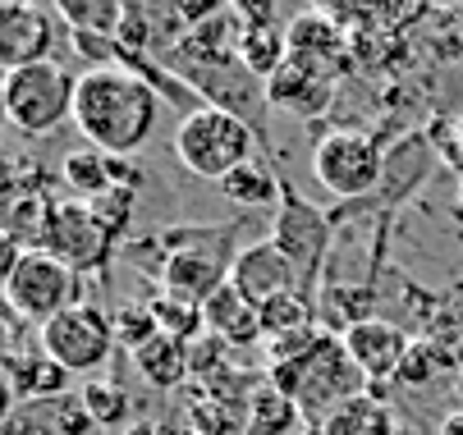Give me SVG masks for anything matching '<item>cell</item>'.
Masks as SVG:
<instances>
[{
	"instance_id": "4316f807",
	"label": "cell",
	"mask_w": 463,
	"mask_h": 435,
	"mask_svg": "<svg viewBox=\"0 0 463 435\" xmlns=\"http://www.w3.org/2000/svg\"><path fill=\"white\" fill-rule=\"evenodd\" d=\"M79 403H83L88 421H97V426H115V421L128 417V394L119 385H106V381H92Z\"/></svg>"
},
{
	"instance_id": "d6a6232c",
	"label": "cell",
	"mask_w": 463,
	"mask_h": 435,
	"mask_svg": "<svg viewBox=\"0 0 463 435\" xmlns=\"http://www.w3.org/2000/svg\"><path fill=\"white\" fill-rule=\"evenodd\" d=\"M458 124H463V119H458Z\"/></svg>"
},
{
	"instance_id": "cb8c5ba5",
	"label": "cell",
	"mask_w": 463,
	"mask_h": 435,
	"mask_svg": "<svg viewBox=\"0 0 463 435\" xmlns=\"http://www.w3.org/2000/svg\"><path fill=\"white\" fill-rule=\"evenodd\" d=\"M60 19L70 23L74 32H83V37H106V42H115L119 37V23H124V10L128 5H92V0H60Z\"/></svg>"
},
{
	"instance_id": "44dd1931",
	"label": "cell",
	"mask_w": 463,
	"mask_h": 435,
	"mask_svg": "<svg viewBox=\"0 0 463 435\" xmlns=\"http://www.w3.org/2000/svg\"><path fill=\"white\" fill-rule=\"evenodd\" d=\"M285 37H289V51L294 55H307V60H326L330 65V55H340L345 51V32H340V23L330 19V10H307V14H298L289 28H285Z\"/></svg>"
},
{
	"instance_id": "ffe728a7",
	"label": "cell",
	"mask_w": 463,
	"mask_h": 435,
	"mask_svg": "<svg viewBox=\"0 0 463 435\" xmlns=\"http://www.w3.org/2000/svg\"><path fill=\"white\" fill-rule=\"evenodd\" d=\"M289 37L280 32V28H248L243 32V42H239V65L261 83V88H267L285 65H289Z\"/></svg>"
},
{
	"instance_id": "6da1fadb",
	"label": "cell",
	"mask_w": 463,
	"mask_h": 435,
	"mask_svg": "<svg viewBox=\"0 0 463 435\" xmlns=\"http://www.w3.org/2000/svg\"><path fill=\"white\" fill-rule=\"evenodd\" d=\"M161 119V92L134 74L128 65H88L79 74V101H74V124L92 143V152L106 156H134L147 147L152 129Z\"/></svg>"
},
{
	"instance_id": "5bb4252c",
	"label": "cell",
	"mask_w": 463,
	"mask_h": 435,
	"mask_svg": "<svg viewBox=\"0 0 463 435\" xmlns=\"http://www.w3.org/2000/svg\"><path fill=\"white\" fill-rule=\"evenodd\" d=\"M230 284L252 298L257 307H267L271 298L298 289V275L289 266V257L276 247V238H261V243H248L243 253H234V266H230ZM312 298V293H307Z\"/></svg>"
},
{
	"instance_id": "30bf717a",
	"label": "cell",
	"mask_w": 463,
	"mask_h": 435,
	"mask_svg": "<svg viewBox=\"0 0 463 435\" xmlns=\"http://www.w3.org/2000/svg\"><path fill=\"white\" fill-rule=\"evenodd\" d=\"M110 247H115V238L106 234V225L92 216L88 202H60L55 207V225H51V238H46V253H55L70 271L101 275L110 266Z\"/></svg>"
},
{
	"instance_id": "3957f363",
	"label": "cell",
	"mask_w": 463,
	"mask_h": 435,
	"mask_svg": "<svg viewBox=\"0 0 463 435\" xmlns=\"http://www.w3.org/2000/svg\"><path fill=\"white\" fill-rule=\"evenodd\" d=\"M175 161L197 174V179H212L221 183L225 174H234L239 165L257 161L252 147H257V134H252V124L234 110H221V106H197L188 110L179 124H175Z\"/></svg>"
},
{
	"instance_id": "83f0119b",
	"label": "cell",
	"mask_w": 463,
	"mask_h": 435,
	"mask_svg": "<svg viewBox=\"0 0 463 435\" xmlns=\"http://www.w3.org/2000/svg\"><path fill=\"white\" fill-rule=\"evenodd\" d=\"M152 335H161V326H156V317H152V307H119L115 312V339L134 353V348H143Z\"/></svg>"
},
{
	"instance_id": "484cf974",
	"label": "cell",
	"mask_w": 463,
	"mask_h": 435,
	"mask_svg": "<svg viewBox=\"0 0 463 435\" xmlns=\"http://www.w3.org/2000/svg\"><path fill=\"white\" fill-rule=\"evenodd\" d=\"M152 317H156V326H161L165 335H175V339H188V335L203 330V307L179 302V298H170V293L152 298Z\"/></svg>"
},
{
	"instance_id": "f546056e",
	"label": "cell",
	"mask_w": 463,
	"mask_h": 435,
	"mask_svg": "<svg viewBox=\"0 0 463 435\" xmlns=\"http://www.w3.org/2000/svg\"><path fill=\"white\" fill-rule=\"evenodd\" d=\"M436 353L427 348V344H413L409 348V362H404V371H400V381H409V385H422V381H431L436 376Z\"/></svg>"
},
{
	"instance_id": "d4e9b609",
	"label": "cell",
	"mask_w": 463,
	"mask_h": 435,
	"mask_svg": "<svg viewBox=\"0 0 463 435\" xmlns=\"http://www.w3.org/2000/svg\"><path fill=\"white\" fill-rule=\"evenodd\" d=\"M312 326H317V312H312V298L303 289H289V293H280V298H271L267 307H261V330H267V339L294 335V330H312Z\"/></svg>"
},
{
	"instance_id": "ba28073f",
	"label": "cell",
	"mask_w": 463,
	"mask_h": 435,
	"mask_svg": "<svg viewBox=\"0 0 463 435\" xmlns=\"http://www.w3.org/2000/svg\"><path fill=\"white\" fill-rule=\"evenodd\" d=\"M64 19L51 5H33V0H5L0 5V69H24L55 60Z\"/></svg>"
},
{
	"instance_id": "8992f818",
	"label": "cell",
	"mask_w": 463,
	"mask_h": 435,
	"mask_svg": "<svg viewBox=\"0 0 463 435\" xmlns=\"http://www.w3.org/2000/svg\"><path fill=\"white\" fill-rule=\"evenodd\" d=\"M381 147L363 129H330L312 147V174L330 198H367L381 183Z\"/></svg>"
},
{
	"instance_id": "7a4b0ae2",
	"label": "cell",
	"mask_w": 463,
	"mask_h": 435,
	"mask_svg": "<svg viewBox=\"0 0 463 435\" xmlns=\"http://www.w3.org/2000/svg\"><path fill=\"white\" fill-rule=\"evenodd\" d=\"M271 385H276V390L298 408V417L312 421V426H321L340 403L367 394V381H363V371L354 366L345 339H330V335H321L303 357L271 366Z\"/></svg>"
},
{
	"instance_id": "7402d4cb",
	"label": "cell",
	"mask_w": 463,
	"mask_h": 435,
	"mask_svg": "<svg viewBox=\"0 0 463 435\" xmlns=\"http://www.w3.org/2000/svg\"><path fill=\"white\" fill-rule=\"evenodd\" d=\"M216 189H221L234 207H267V202H280L285 183L271 174L267 161H248V165H239L234 174H225Z\"/></svg>"
},
{
	"instance_id": "5b68a950",
	"label": "cell",
	"mask_w": 463,
	"mask_h": 435,
	"mask_svg": "<svg viewBox=\"0 0 463 435\" xmlns=\"http://www.w3.org/2000/svg\"><path fill=\"white\" fill-rule=\"evenodd\" d=\"M5 302L19 321L51 326L55 317H64L70 307H79L88 298H83L79 271H70L46 247H33V253H19L14 266L5 271Z\"/></svg>"
},
{
	"instance_id": "9a60e30c",
	"label": "cell",
	"mask_w": 463,
	"mask_h": 435,
	"mask_svg": "<svg viewBox=\"0 0 463 435\" xmlns=\"http://www.w3.org/2000/svg\"><path fill=\"white\" fill-rule=\"evenodd\" d=\"M203 330L221 344H234V348L267 339V330H261V307L252 298H243L230 280L203 302Z\"/></svg>"
},
{
	"instance_id": "1f68e13d",
	"label": "cell",
	"mask_w": 463,
	"mask_h": 435,
	"mask_svg": "<svg viewBox=\"0 0 463 435\" xmlns=\"http://www.w3.org/2000/svg\"><path fill=\"white\" fill-rule=\"evenodd\" d=\"M400 435H409V430H400Z\"/></svg>"
},
{
	"instance_id": "603a6c76",
	"label": "cell",
	"mask_w": 463,
	"mask_h": 435,
	"mask_svg": "<svg viewBox=\"0 0 463 435\" xmlns=\"http://www.w3.org/2000/svg\"><path fill=\"white\" fill-rule=\"evenodd\" d=\"M60 174L74 189V202H97V198H106L115 189L106 152H70V156H64V165H60Z\"/></svg>"
},
{
	"instance_id": "f1b7e54d",
	"label": "cell",
	"mask_w": 463,
	"mask_h": 435,
	"mask_svg": "<svg viewBox=\"0 0 463 435\" xmlns=\"http://www.w3.org/2000/svg\"><path fill=\"white\" fill-rule=\"evenodd\" d=\"M88 207H92V216L106 225V234L119 238L124 225H128V211H134V193H128V189H110L106 198H97V202H88Z\"/></svg>"
},
{
	"instance_id": "e0dca14e",
	"label": "cell",
	"mask_w": 463,
	"mask_h": 435,
	"mask_svg": "<svg viewBox=\"0 0 463 435\" xmlns=\"http://www.w3.org/2000/svg\"><path fill=\"white\" fill-rule=\"evenodd\" d=\"M134 357V371L147 381V385H156V390H175V385H184V376L193 371V353H188V344L184 339H175V335H152L143 348H134L128 353Z\"/></svg>"
},
{
	"instance_id": "8fae6325",
	"label": "cell",
	"mask_w": 463,
	"mask_h": 435,
	"mask_svg": "<svg viewBox=\"0 0 463 435\" xmlns=\"http://www.w3.org/2000/svg\"><path fill=\"white\" fill-rule=\"evenodd\" d=\"M326 234H330V220L317 207H307L303 198H294L289 189H280V216H276L271 238L289 257L303 293H312V280H317V266H321V253H326Z\"/></svg>"
},
{
	"instance_id": "4fadbf2b",
	"label": "cell",
	"mask_w": 463,
	"mask_h": 435,
	"mask_svg": "<svg viewBox=\"0 0 463 435\" xmlns=\"http://www.w3.org/2000/svg\"><path fill=\"white\" fill-rule=\"evenodd\" d=\"M335 92V65L326 60H307V55H289V65L267 83V106L280 115H321Z\"/></svg>"
},
{
	"instance_id": "9c48e42d",
	"label": "cell",
	"mask_w": 463,
	"mask_h": 435,
	"mask_svg": "<svg viewBox=\"0 0 463 435\" xmlns=\"http://www.w3.org/2000/svg\"><path fill=\"white\" fill-rule=\"evenodd\" d=\"M340 339H345V348H349L354 366L363 371L372 394H381L390 381H400V371L409 362V348H413V339L385 317H358V321L345 326Z\"/></svg>"
},
{
	"instance_id": "4dcf8cb0",
	"label": "cell",
	"mask_w": 463,
	"mask_h": 435,
	"mask_svg": "<svg viewBox=\"0 0 463 435\" xmlns=\"http://www.w3.org/2000/svg\"><path fill=\"white\" fill-rule=\"evenodd\" d=\"M440 435H463V408H454V412L440 417Z\"/></svg>"
},
{
	"instance_id": "277c9868",
	"label": "cell",
	"mask_w": 463,
	"mask_h": 435,
	"mask_svg": "<svg viewBox=\"0 0 463 435\" xmlns=\"http://www.w3.org/2000/svg\"><path fill=\"white\" fill-rule=\"evenodd\" d=\"M74 101H79V79H74L70 65H60V60L24 65V69H10L0 79L5 119L28 138L55 134L64 119H74Z\"/></svg>"
},
{
	"instance_id": "52a82bcc",
	"label": "cell",
	"mask_w": 463,
	"mask_h": 435,
	"mask_svg": "<svg viewBox=\"0 0 463 435\" xmlns=\"http://www.w3.org/2000/svg\"><path fill=\"white\" fill-rule=\"evenodd\" d=\"M115 348V317H106L97 302H79L51 326H42V353L55 357L70 376H92L97 366L110 362Z\"/></svg>"
},
{
	"instance_id": "7c38bea8",
	"label": "cell",
	"mask_w": 463,
	"mask_h": 435,
	"mask_svg": "<svg viewBox=\"0 0 463 435\" xmlns=\"http://www.w3.org/2000/svg\"><path fill=\"white\" fill-rule=\"evenodd\" d=\"M234 257L225 262V253H212V247H197V238L188 234L179 247H170V257L161 262V289L179 302L203 307L225 280H230Z\"/></svg>"
},
{
	"instance_id": "d6986e66",
	"label": "cell",
	"mask_w": 463,
	"mask_h": 435,
	"mask_svg": "<svg viewBox=\"0 0 463 435\" xmlns=\"http://www.w3.org/2000/svg\"><path fill=\"white\" fill-rule=\"evenodd\" d=\"M5 371H10V385H14L19 399H55L64 385H70V371H64L55 357H46L42 348H33L28 357L10 353Z\"/></svg>"
},
{
	"instance_id": "ac0fdd59",
	"label": "cell",
	"mask_w": 463,
	"mask_h": 435,
	"mask_svg": "<svg viewBox=\"0 0 463 435\" xmlns=\"http://www.w3.org/2000/svg\"><path fill=\"white\" fill-rule=\"evenodd\" d=\"M317 435H400V426H394V412L381 394H358L349 403H340L335 412H330Z\"/></svg>"
},
{
	"instance_id": "2e32d148",
	"label": "cell",
	"mask_w": 463,
	"mask_h": 435,
	"mask_svg": "<svg viewBox=\"0 0 463 435\" xmlns=\"http://www.w3.org/2000/svg\"><path fill=\"white\" fill-rule=\"evenodd\" d=\"M55 207L42 189H28V193H10L5 202V243L19 247V253H33V247H46L51 238V225H55Z\"/></svg>"
}]
</instances>
